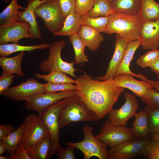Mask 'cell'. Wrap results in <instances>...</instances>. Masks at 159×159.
Returning <instances> with one entry per match:
<instances>
[{
  "mask_svg": "<svg viewBox=\"0 0 159 159\" xmlns=\"http://www.w3.org/2000/svg\"><path fill=\"white\" fill-rule=\"evenodd\" d=\"M75 80V95L99 119L105 117L113 109L125 90L124 87L115 86L113 78L100 81L85 73Z\"/></svg>",
  "mask_w": 159,
  "mask_h": 159,
  "instance_id": "1",
  "label": "cell"
},
{
  "mask_svg": "<svg viewBox=\"0 0 159 159\" xmlns=\"http://www.w3.org/2000/svg\"><path fill=\"white\" fill-rule=\"evenodd\" d=\"M108 16L109 21L105 33H116L128 42L139 39L143 23L137 14L114 12Z\"/></svg>",
  "mask_w": 159,
  "mask_h": 159,
  "instance_id": "2",
  "label": "cell"
},
{
  "mask_svg": "<svg viewBox=\"0 0 159 159\" xmlns=\"http://www.w3.org/2000/svg\"><path fill=\"white\" fill-rule=\"evenodd\" d=\"M60 129L69 123L78 122H95L99 119L76 95L68 97L58 117Z\"/></svg>",
  "mask_w": 159,
  "mask_h": 159,
  "instance_id": "3",
  "label": "cell"
},
{
  "mask_svg": "<svg viewBox=\"0 0 159 159\" xmlns=\"http://www.w3.org/2000/svg\"><path fill=\"white\" fill-rule=\"evenodd\" d=\"M34 13L36 18L43 20L46 28L54 36L62 29L66 17L58 0H46L35 9Z\"/></svg>",
  "mask_w": 159,
  "mask_h": 159,
  "instance_id": "4",
  "label": "cell"
},
{
  "mask_svg": "<svg viewBox=\"0 0 159 159\" xmlns=\"http://www.w3.org/2000/svg\"><path fill=\"white\" fill-rule=\"evenodd\" d=\"M67 98L59 100L47 107L39 115L47 126L50 135L51 146L48 159L56 153L60 147L58 117L61 110L67 102Z\"/></svg>",
  "mask_w": 159,
  "mask_h": 159,
  "instance_id": "5",
  "label": "cell"
},
{
  "mask_svg": "<svg viewBox=\"0 0 159 159\" xmlns=\"http://www.w3.org/2000/svg\"><path fill=\"white\" fill-rule=\"evenodd\" d=\"M93 127L88 125H84L82 128L84 138L80 142L71 143L67 142L66 144L70 145L80 150L84 159H89L93 156L100 159H107V145L98 139L93 134Z\"/></svg>",
  "mask_w": 159,
  "mask_h": 159,
  "instance_id": "6",
  "label": "cell"
},
{
  "mask_svg": "<svg viewBox=\"0 0 159 159\" xmlns=\"http://www.w3.org/2000/svg\"><path fill=\"white\" fill-rule=\"evenodd\" d=\"M66 44V42L61 39L51 44L47 59H45L39 64L40 69L42 72L49 73L52 71H59L75 79L77 77L74 74L76 70L74 66V62H67L63 60L61 57L62 50Z\"/></svg>",
  "mask_w": 159,
  "mask_h": 159,
  "instance_id": "7",
  "label": "cell"
},
{
  "mask_svg": "<svg viewBox=\"0 0 159 159\" xmlns=\"http://www.w3.org/2000/svg\"><path fill=\"white\" fill-rule=\"evenodd\" d=\"M22 142L28 153L42 139L49 135L48 129L41 117L30 114L25 117Z\"/></svg>",
  "mask_w": 159,
  "mask_h": 159,
  "instance_id": "8",
  "label": "cell"
},
{
  "mask_svg": "<svg viewBox=\"0 0 159 159\" xmlns=\"http://www.w3.org/2000/svg\"><path fill=\"white\" fill-rule=\"evenodd\" d=\"M150 138H134L125 141L107 150L108 159H132L144 156V151Z\"/></svg>",
  "mask_w": 159,
  "mask_h": 159,
  "instance_id": "9",
  "label": "cell"
},
{
  "mask_svg": "<svg viewBox=\"0 0 159 159\" xmlns=\"http://www.w3.org/2000/svg\"><path fill=\"white\" fill-rule=\"evenodd\" d=\"M95 137L110 148L135 138L131 128L125 126H114L108 119L102 125L99 133Z\"/></svg>",
  "mask_w": 159,
  "mask_h": 159,
  "instance_id": "10",
  "label": "cell"
},
{
  "mask_svg": "<svg viewBox=\"0 0 159 159\" xmlns=\"http://www.w3.org/2000/svg\"><path fill=\"white\" fill-rule=\"evenodd\" d=\"M76 90L55 92H44L34 95L25 102V107L41 115L46 108L57 101L75 95Z\"/></svg>",
  "mask_w": 159,
  "mask_h": 159,
  "instance_id": "11",
  "label": "cell"
},
{
  "mask_svg": "<svg viewBox=\"0 0 159 159\" xmlns=\"http://www.w3.org/2000/svg\"><path fill=\"white\" fill-rule=\"evenodd\" d=\"M44 84L29 78L17 86L9 87L2 95L10 100L26 101L29 97L44 92Z\"/></svg>",
  "mask_w": 159,
  "mask_h": 159,
  "instance_id": "12",
  "label": "cell"
},
{
  "mask_svg": "<svg viewBox=\"0 0 159 159\" xmlns=\"http://www.w3.org/2000/svg\"><path fill=\"white\" fill-rule=\"evenodd\" d=\"M125 102L118 109H112L108 114V120L115 126H126L128 121L133 116L139 108L136 97L131 93H124Z\"/></svg>",
  "mask_w": 159,
  "mask_h": 159,
  "instance_id": "13",
  "label": "cell"
},
{
  "mask_svg": "<svg viewBox=\"0 0 159 159\" xmlns=\"http://www.w3.org/2000/svg\"><path fill=\"white\" fill-rule=\"evenodd\" d=\"M29 24L25 21L0 25V44L9 42L18 44L19 41L24 38L33 39L29 34Z\"/></svg>",
  "mask_w": 159,
  "mask_h": 159,
  "instance_id": "14",
  "label": "cell"
},
{
  "mask_svg": "<svg viewBox=\"0 0 159 159\" xmlns=\"http://www.w3.org/2000/svg\"><path fill=\"white\" fill-rule=\"evenodd\" d=\"M139 40L143 49L159 48V19L143 23Z\"/></svg>",
  "mask_w": 159,
  "mask_h": 159,
  "instance_id": "15",
  "label": "cell"
},
{
  "mask_svg": "<svg viewBox=\"0 0 159 159\" xmlns=\"http://www.w3.org/2000/svg\"><path fill=\"white\" fill-rule=\"evenodd\" d=\"M115 86L128 89L138 97H141L152 85L145 80L139 81L135 79L134 76L124 74L114 76L113 77Z\"/></svg>",
  "mask_w": 159,
  "mask_h": 159,
  "instance_id": "16",
  "label": "cell"
},
{
  "mask_svg": "<svg viewBox=\"0 0 159 159\" xmlns=\"http://www.w3.org/2000/svg\"><path fill=\"white\" fill-rule=\"evenodd\" d=\"M128 43L119 34L116 35L115 51L106 73L104 75L96 77L95 79L103 81L113 77L125 54Z\"/></svg>",
  "mask_w": 159,
  "mask_h": 159,
  "instance_id": "17",
  "label": "cell"
},
{
  "mask_svg": "<svg viewBox=\"0 0 159 159\" xmlns=\"http://www.w3.org/2000/svg\"><path fill=\"white\" fill-rule=\"evenodd\" d=\"M46 0H28L27 6L18 14L19 21H25L29 25V34L33 39H40L42 35L34 13L35 9Z\"/></svg>",
  "mask_w": 159,
  "mask_h": 159,
  "instance_id": "18",
  "label": "cell"
},
{
  "mask_svg": "<svg viewBox=\"0 0 159 159\" xmlns=\"http://www.w3.org/2000/svg\"><path fill=\"white\" fill-rule=\"evenodd\" d=\"M78 34L85 47L93 52L99 48L104 40L102 34L84 25H82Z\"/></svg>",
  "mask_w": 159,
  "mask_h": 159,
  "instance_id": "19",
  "label": "cell"
},
{
  "mask_svg": "<svg viewBox=\"0 0 159 159\" xmlns=\"http://www.w3.org/2000/svg\"><path fill=\"white\" fill-rule=\"evenodd\" d=\"M135 120L131 129L135 138L144 139L150 137V133L146 113L144 110H141L134 115Z\"/></svg>",
  "mask_w": 159,
  "mask_h": 159,
  "instance_id": "20",
  "label": "cell"
},
{
  "mask_svg": "<svg viewBox=\"0 0 159 159\" xmlns=\"http://www.w3.org/2000/svg\"><path fill=\"white\" fill-rule=\"evenodd\" d=\"M137 15L142 23L158 19L159 4L154 0H140Z\"/></svg>",
  "mask_w": 159,
  "mask_h": 159,
  "instance_id": "21",
  "label": "cell"
},
{
  "mask_svg": "<svg viewBox=\"0 0 159 159\" xmlns=\"http://www.w3.org/2000/svg\"><path fill=\"white\" fill-rule=\"evenodd\" d=\"M140 46V43L139 39L131 41L128 43L125 54L114 76L128 74L138 77L137 74L133 73L130 71V66L135 52Z\"/></svg>",
  "mask_w": 159,
  "mask_h": 159,
  "instance_id": "22",
  "label": "cell"
},
{
  "mask_svg": "<svg viewBox=\"0 0 159 159\" xmlns=\"http://www.w3.org/2000/svg\"><path fill=\"white\" fill-rule=\"evenodd\" d=\"M24 55V52H21L17 55L12 57H0V66L3 71L23 77L24 74L21 69V63Z\"/></svg>",
  "mask_w": 159,
  "mask_h": 159,
  "instance_id": "23",
  "label": "cell"
},
{
  "mask_svg": "<svg viewBox=\"0 0 159 159\" xmlns=\"http://www.w3.org/2000/svg\"><path fill=\"white\" fill-rule=\"evenodd\" d=\"M50 45L51 44L48 43H43L32 46H23L18 44L13 43L0 44V56L6 57L18 52H31L36 49H47L49 48Z\"/></svg>",
  "mask_w": 159,
  "mask_h": 159,
  "instance_id": "24",
  "label": "cell"
},
{
  "mask_svg": "<svg viewBox=\"0 0 159 159\" xmlns=\"http://www.w3.org/2000/svg\"><path fill=\"white\" fill-rule=\"evenodd\" d=\"M115 12L137 15L140 6V0H112L110 2Z\"/></svg>",
  "mask_w": 159,
  "mask_h": 159,
  "instance_id": "25",
  "label": "cell"
},
{
  "mask_svg": "<svg viewBox=\"0 0 159 159\" xmlns=\"http://www.w3.org/2000/svg\"><path fill=\"white\" fill-rule=\"evenodd\" d=\"M24 8L18 4L17 0H11L10 3L0 14V25H6L19 21V9Z\"/></svg>",
  "mask_w": 159,
  "mask_h": 159,
  "instance_id": "26",
  "label": "cell"
},
{
  "mask_svg": "<svg viewBox=\"0 0 159 159\" xmlns=\"http://www.w3.org/2000/svg\"><path fill=\"white\" fill-rule=\"evenodd\" d=\"M81 15L74 12L66 17L63 27L56 36H70L78 33L82 26L80 22Z\"/></svg>",
  "mask_w": 159,
  "mask_h": 159,
  "instance_id": "27",
  "label": "cell"
},
{
  "mask_svg": "<svg viewBox=\"0 0 159 159\" xmlns=\"http://www.w3.org/2000/svg\"><path fill=\"white\" fill-rule=\"evenodd\" d=\"M69 40L72 44L74 52V62L75 64H81L82 65L89 61L85 53L86 47L78 33L69 36Z\"/></svg>",
  "mask_w": 159,
  "mask_h": 159,
  "instance_id": "28",
  "label": "cell"
},
{
  "mask_svg": "<svg viewBox=\"0 0 159 159\" xmlns=\"http://www.w3.org/2000/svg\"><path fill=\"white\" fill-rule=\"evenodd\" d=\"M24 129L23 123L16 130L11 132L3 140L6 148L7 154L9 156L13 155L19 144L22 141Z\"/></svg>",
  "mask_w": 159,
  "mask_h": 159,
  "instance_id": "29",
  "label": "cell"
},
{
  "mask_svg": "<svg viewBox=\"0 0 159 159\" xmlns=\"http://www.w3.org/2000/svg\"><path fill=\"white\" fill-rule=\"evenodd\" d=\"M109 21L108 16L92 18L87 14L82 15L80 22L82 25H84L100 32H105Z\"/></svg>",
  "mask_w": 159,
  "mask_h": 159,
  "instance_id": "30",
  "label": "cell"
},
{
  "mask_svg": "<svg viewBox=\"0 0 159 159\" xmlns=\"http://www.w3.org/2000/svg\"><path fill=\"white\" fill-rule=\"evenodd\" d=\"M51 146L50 135L42 139L28 153L32 159H48Z\"/></svg>",
  "mask_w": 159,
  "mask_h": 159,
  "instance_id": "31",
  "label": "cell"
},
{
  "mask_svg": "<svg viewBox=\"0 0 159 159\" xmlns=\"http://www.w3.org/2000/svg\"><path fill=\"white\" fill-rule=\"evenodd\" d=\"M66 73L58 70L52 71L47 74H42L38 73L34 74L38 79H43L47 82L55 83H75V80L69 77Z\"/></svg>",
  "mask_w": 159,
  "mask_h": 159,
  "instance_id": "32",
  "label": "cell"
},
{
  "mask_svg": "<svg viewBox=\"0 0 159 159\" xmlns=\"http://www.w3.org/2000/svg\"><path fill=\"white\" fill-rule=\"evenodd\" d=\"M114 12L107 0H94L93 7L87 15L90 17L96 18L107 16Z\"/></svg>",
  "mask_w": 159,
  "mask_h": 159,
  "instance_id": "33",
  "label": "cell"
},
{
  "mask_svg": "<svg viewBox=\"0 0 159 159\" xmlns=\"http://www.w3.org/2000/svg\"><path fill=\"white\" fill-rule=\"evenodd\" d=\"M148 118L150 133L159 131V109L149 107L144 108Z\"/></svg>",
  "mask_w": 159,
  "mask_h": 159,
  "instance_id": "34",
  "label": "cell"
},
{
  "mask_svg": "<svg viewBox=\"0 0 159 159\" xmlns=\"http://www.w3.org/2000/svg\"><path fill=\"white\" fill-rule=\"evenodd\" d=\"M140 100L149 107L159 109V92L153 87L148 89Z\"/></svg>",
  "mask_w": 159,
  "mask_h": 159,
  "instance_id": "35",
  "label": "cell"
},
{
  "mask_svg": "<svg viewBox=\"0 0 159 159\" xmlns=\"http://www.w3.org/2000/svg\"><path fill=\"white\" fill-rule=\"evenodd\" d=\"M159 57V50L154 49L139 57L136 62L142 68L150 67Z\"/></svg>",
  "mask_w": 159,
  "mask_h": 159,
  "instance_id": "36",
  "label": "cell"
},
{
  "mask_svg": "<svg viewBox=\"0 0 159 159\" xmlns=\"http://www.w3.org/2000/svg\"><path fill=\"white\" fill-rule=\"evenodd\" d=\"M77 89L75 85L72 83H55L48 82L44 84V91L45 92H55L75 90Z\"/></svg>",
  "mask_w": 159,
  "mask_h": 159,
  "instance_id": "37",
  "label": "cell"
},
{
  "mask_svg": "<svg viewBox=\"0 0 159 159\" xmlns=\"http://www.w3.org/2000/svg\"><path fill=\"white\" fill-rule=\"evenodd\" d=\"M144 156L148 159H159V140L151 139L148 142L145 148Z\"/></svg>",
  "mask_w": 159,
  "mask_h": 159,
  "instance_id": "38",
  "label": "cell"
},
{
  "mask_svg": "<svg viewBox=\"0 0 159 159\" xmlns=\"http://www.w3.org/2000/svg\"><path fill=\"white\" fill-rule=\"evenodd\" d=\"M94 0H76L75 12L82 15L87 14L92 9Z\"/></svg>",
  "mask_w": 159,
  "mask_h": 159,
  "instance_id": "39",
  "label": "cell"
},
{
  "mask_svg": "<svg viewBox=\"0 0 159 159\" xmlns=\"http://www.w3.org/2000/svg\"><path fill=\"white\" fill-rule=\"evenodd\" d=\"M14 74L3 71L0 77V95L9 88L13 82V79L18 76Z\"/></svg>",
  "mask_w": 159,
  "mask_h": 159,
  "instance_id": "40",
  "label": "cell"
},
{
  "mask_svg": "<svg viewBox=\"0 0 159 159\" xmlns=\"http://www.w3.org/2000/svg\"><path fill=\"white\" fill-rule=\"evenodd\" d=\"M65 148L59 147L56 153L59 159H74V149L76 148L73 145L67 144Z\"/></svg>",
  "mask_w": 159,
  "mask_h": 159,
  "instance_id": "41",
  "label": "cell"
},
{
  "mask_svg": "<svg viewBox=\"0 0 159 159\" xmlns=\"http://www.w3.org/2000/svg\"><path fill=\"white\" fill-rule=\"evenodd\" d=\"M61 9L66 16L75 12L76 0H58Z\"/></svg>",
  "mask_w": 159,
  "mask_h": 159,
  "instance_id": "42",
  "label": "cell"
},
{
  "mask_svg": "<svg viewBox=\"0 0 159 159\" xmlns=\"http://www.w3.org/2000/svg\"><path fill=\"white\" fill-rule=\"evenodd\" d=\"M10 159H32L25 148L22 141L16 147L14 154L9 156Z\"/></svg>",
  "mask_w": 159,
  "mask_h": 159,
  "instance_id": "43",
  "label": "cell"
},
{
  "mask_svg": "<svg viewBox=\"0 0 159 159\" xmlns=\"http://www.w3.org/2000/svg\"><path fill=\"white\" fill-rule=\"evenodd\" d=\"M15 130L14 126L10 124L0 125V140H2L11 132Z\"/></svg>",
  "mask_w": 159,
  "mask_h": 159,
  "instance_id": "44",
  "label": "cell"
},
{
  "mask_svg": "<svg viewBox=\"0 0 159 159\" xmlns=\"http://www.w3.org/2000/svg\"><path fill=\"white\" fill-rule=\"evenodd\" d=\"M137 74L138 75V78L141 79L142 80H145L148 82L152 85L153 88L159 92V80L154 81L150 80L147 78L144 75L140 73H138Z\"/></svg>",
  "mask_w": 159,
  "mask_h": 159,
  "instance_id": "45",
  "label": "cell"
},
{
  "mask_svg": "<svg viewBox=\"0 0 159 159\" xmlns=\"http://www.w3.org/2000/svg\"><path fill=\"white\" fill-rule=\"evenodd\" d=\"M150 67L153 71L159 75V57Z\"/></svg>",
  "mask_w": 159,
  "mask_h": 159,
  "instance_id": "46",
  "label": "cell"
},
{
  "mask_svg": "<svg viewBox=\"0 0 159 159\" xmlns=\"http://www.w3.org/2000/svg\"><path fill=\"white\" fill-rule=\"evenodd\" d=\"M7 151L6 145L3 140H0V155H2Z\"/></svg>",
  "mask_w": 159,
  "mask_h": 159,
  "instance_id": "47",
  "label": "cell"
},
{
  "mask_svg": "<svg viewBox=\"0 0 159 159\" xmlns=\"http://www.w3.org/2000/svg\"><path fill=\"white\" fill-rule=\"evenodd\" d=\"M150 137L151 139L153 140H159V131L150 134Z\"/></svg>",
  "mask_w": 159,
  "mask_h": 159,
  "instance_id": "48",
  "label": "cell"
},
{
  "mask_svg": "<svg viewBox=\"0 0 159 159\" xmlns=\"http://www.w3.org/2000/svg\"><path fill=\"white\" fill-rule=\"evenodd\" d=\"M0 159H10L9 157H8L6 156H4L3 155H0Z\"/></svg>",
  "mask_w": 159,
  "mask_h": 159,
  "instance_id": "49",
  "label": "cell"
},
{
  "mask_svg": "<svg viewBox=\"0 0 159 159\" xmlns=\"http://www.w3.org/2000/svg\"><path fill=\"white\" fill-rule=\"evenodd\" d=\"M11 0H3L6 3L8 2Z\"/></svg>",
  "mask_w": 159,
  "mask_h": 159,
  "instance_id": "50",
  "label": "cell"
},
{
  "mask_svg": "<svg viewBox=\"0 0 159 159\" xmlns=\"http://www.w3.org/2000/svg\"><path fill=\"white\" fill-rule=\"evenodd\" d=\"M157 78L159 80V75H158L157 76Z\"/></svg>",
  "mask_w": 159,
  "mask_h": 159,
  "instance_id": "51",
  "label": "cell"
},
{
  "mask_svg": "<svg viewBox=\"0 0 159 159\" xmlns=\"http://www.w3.org/2000/svg\"><path fill=\"white\" fill-rule=\"evenodd\" d=\"M109 2H110V1H111L112 0H107Z\"/></svg>",
  "mask_w": 159,
  "mask_h": 159,
  "instance_id": "52",
  "label": "cell"
}]
</instances>
